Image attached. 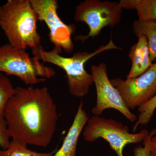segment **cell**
<instances>
[{"mask_svg": "<svg viewBox=\"0 0 156 156\" xmlns=\"http://www.w3.org/2000/svg\"><path fill=\"white\" fill-rule=\"evenodd\" d=\"M11 138L8 124L5 117L0 115V147L6 150L10 144Z\"/></svg>", "mask_w": 156, "mask_h": 156, "instance_id": "18", "label": "cell"}, {"mask_svg": "<svg viewBox=\"0 0 156 156\" xmlns=\"http://www.w3.org/2000/svg\"><path fill=\"white\" fill-rule=\"evenodd\" d=\"M156 134V129H153L149 132L148 136L143 141L144 146L135 147L134 150V156H150L151 152V139Z\"/></svg>", "mask_w": 156, "mask_h": 156, "instance_id": "17", "label": "cell"}, {"mask_svg": "<svg viewBox=\"0 0 156 156\" xmlns=\"http://www.w3.org/2000/svg\"><path fill=\"white\" fill-rule=\"evenodd\" d=\"M138 37L137 43L130 49L129 58L131 67L127 79L135 78L145 72L152 65L150 56L149 50L146 37L141 35Z\"/></svg>", "mask_w": 156, "mask_h": 156, "instance_id": "11", "label": "cell"}, {"mask_svg": "<svg viewBox=\"0 0 156 156\" xmlns=\"http://www.w3.org/2000/svg\"><path fill=\"white\" fill-rule=\"evenodd\" d=\"M129 109H134L149 101L156 95V62L135 78L110 80Z\"/></svg>", "mask_w": 156, "mask_h": 156, "instance_id": "9", "label": "cell"}, {"mask_svg": "<svg viewBox=\"0 0 156 156\" xmlns=\"http://www.w3.org/2000/svg\"><path fill=\"white\" fill-rule=\"evenodd\" d=\"M151 144L152 147L156 151V134L152 137Z\"/></svg>", "mask_w": 156, "mask_h": 156, "instance_id": "19", "label": "cell"}, {"mask_svg": "<svg viewBox=\"0 0 156 156\" xmlns=\"http://www.w3.org/2000/svg\"><path fill=\"white\" fill-rule=\"evenodd\" d=\"M122 9L136 10L138 20H156V0H121Z\"/></svg>", "mask_w": 156, "mask_h": 156, "instance_id": "12", "label": "cell"}, {"mask_svg": "<svg viewBox=\"0 0 156 156\" xmlns=\"http://www.w3.org/2000/svg\"><path fill=\"white\" fill-rule=\"evenodd\" d=\"M28 144L18 140L12 139L6 150H0V156H53L57 148L48 153H39L27 148Z\"/></svg>", "mask_w": 156, "mask_h": 156, "instance_id": "14", "label": "cell"}, {"mask_svg": "<svg viewBox=\"0 0 156 156\" xmlns=\"http://www.w3.org/2000/svg\"><path fill=\"white\" fill-rule=\"evenodd\" d=\"M31 5L37 15L39 21L44 22L49 30L50 42L56 47L66 53L74 49L72 35L75 31L73 24L68 25L60 19L56 0H30Z\"/></svg>", "mask_w": 156, "mask_h": 156, "instance_id": "8", "label": "cell"}, {"mask_svg": "<svg viewBox=\"0 0 156 156\" xmlns=\"http://www.w3.org/2000/svg\"><path fill=\"white\" fill-rule=\"evenodd\" d=\"M93 83L96 91V105L92 109L94 115L99 116L104 111L114 109L131 122H136L137 117L126 106L122 96L109 79L106 65L104 62L93 65L91 67Z\"/></svg>", "mask_w": 156, "mask_h": 156, "instance_id": "7", "label": "cell"}, {"mask_svg": "<svg viewBox=\"0 0 156 156\" xmlns=\"http://www.w3.org/2000/svg\"><path fill=\"white\" fill-rule=\"evenodd\" d=\"M4 116L12 139L44 147L52 141L58 120L56 104L45 87L15 88Z\"/></svg>", "mask_w": 156, "mask_h": 156, "instance_id": "1", "label": "cell"}, {"mask_svg": "<svg viewBox=\"0 0 156 156\" xmlns=\"http://www.w3.org/2000/svg\"><path fill=\"white\" fill-rule=\"evenodd\" d=\"M150 156H156V151L153 147L152 148Z\"/></svg>", "mask_w": 156, "mask_h": 156, "instance_id": "20", "label": "cell"}, {"mask_svg": "<svg viewBox=\"0 0 156 156\" xmlns=\"http://www.w3.org/2000/svg\"><path fill=\"white\" fill-rule=\"evenodd\" d=\"M0 72L16 76L30 86L45 82L56 74L55 70L36 56H31L26 50L9 44L0 47Z\"/></svg>", "mask_w": 156, "mask_h": 156, "instance_id": "4", "label": "cell"}, {"mask_svg": "<svg viewBox=\"0 0 156 156\" xmlns=\"http://www.w3.org/2000/svg\"><path fill=\"white\" fill-rule=\"evenodd\" d=\"M149 132L143 129L137 133H130L128 126L112 119L93 115L89 118L83 130L87 142H94L102 138L108 143L117 156H123V150L131 144L143 142Z\"/></svg>", "mask_w": 156, "mask_h": 156, "instance_id": "5", "label": "cell"}, {"mask_svg": "<svg viewBox=\"0 0 156 156\" xmlns=\"http://www.w3.org/2000/svg\"><path fill=\"white\" fill-rule=\"evenodd\" d=\"M112 49L122 50V48L115 44L111 37L108 44L101 46L94 52H78L74 53L71 57L61 56L62 50L56 47L50 51H46L40 45L32 49V52L33 56L43 62L52 63L64 70L71 95L76 97H83L89 93L90 87L93 83L92 74L85 69V63L101 52Z\"/></svg>", "mask_w": 156, "mask_h": 156, "instance_id": "3", "label": "cell"}, {"mask_svg": "<svg viewBox=\"0 0 156 156\" xmlns=\"http://www.w3.org/2000/svg\"><path fill=\"white\" fill-rule=\"evenodd\" d=\"M133 30L136 37L143 35L147 40L151 61L156 58V20H135Z\"/></svg>", "mask_w": 156, "mask_h": 156, "instance_id": "13", "label": "cell"}, {"mask_svg": "<svg viewBox=\"0 0 156 156\" xmlns=\"http://www.w3.org/2000/svg\"><path fill=\"white\" fill-rule=\"evenodd\" d=\"M122 9L119 2L100 0H86L76 6L74 20L88 26L89 31L86 36L79 35L76 41L83 42L89 38L97 36L104 27H114L122 18Z\"/></svg>", "mask_w": 156, "mask_h": 156, "instance_id": "6", "label": "cell"}, {"mask_svg": "<svg viewBox=\"0 0 156 156\" xmlns=\"http://www.w3.org/2000/svg\"><path fill=\"white\" fill-rule=\"evenodd\" d=\"M156 110V95L149 101L138 108L140 113L133 127V131H136L138 126L147 125L150 122Z\"/></svg>", "mask_w": 156, "mask_h": 156, "instance_id": "16", "label": "cell"}, {"mask_svg": "<svg viewBox=\"0 0 156 156\" xmlns=\"http://www.w3.org/2000/svg\"><path fill=\"white\" fill-rule=\"evenodd\" d=\"M38 21L30 0H8L0 7V27L15 48L33 49L41 45Z\"/></svg>", "mask_w": 156, "mask_h": 156, "instance_id": "2", "label": "cell"}, {"mask_svg": "<svg viewBox=\"0 0 156 156\" xmlns=\"http://www.w3.org/2000/svg\"><path fill=\"white\" fill-rule=\"evenodd\" d=\"M89 118L81 101L62 145L53 156H76L78 140Z\"/></svg>", "mask_w": 156, "mask_h": 156, "instance_id": "10", "label": "cell"}, {"mask_svg": "<svg viewBox=\"0 0 156 156\" xmlns=\"http://www.w3.org/2000/svg\"><path fill=\"white\" fill-rule=\"evenodd\" d=\"M15 92L9 78L0 73V115L4 116L7 103Z\"/></svg>", "mask_w": 156, "mask_h": 156, "instance_id": "15", "label": "cell"}]
</instances>
